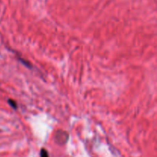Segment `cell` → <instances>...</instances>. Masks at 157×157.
Wrapping results in <instances>:
<instances>
[{"instance_id": "cell-3", "label": "cell", "mask_w": 157, "mask_h": 157, "mask_svg": "<svg viewBox=\"0 0 157 157\" xmlns=\"http://www.w3.org/2000/svg\"><path fill=\"white\" fill-rule=\"evenodd\" d=\"M8 101H9V104H10V105L12 106V107H13L14 109H17V104H16V102H15V101H14V100L9 99Z\"/></svg>"}, {"instance_id": "cell-1", "label": "cell", "mask_w": 157, "mask_h": 157, "mask_svg": "<svg viewBox=\"0 0 157 157\" xmlns=\"http://www.w3.org/2000/svg\"><path fill=\"white\" fill-rule=\"evenodd\" d=\"M55 141L59 145H64L68 140V134L64 130H58L55 134Z\"/></svg>"}, {"instance_id": "cell-2", "label": "cell", "mask_w": 157, "mask_h": 157, "mask_svg": "<svg viewBox=\"0 0 157 157\" xmlns=\"http://www.w3.org/2000/svg\"><path fill=\"white\" fill-rule=\"evenodd\" d=\"M40 157H49L48 153L44 149H41V152H40Z\"/></svg>"}]
</instances>
